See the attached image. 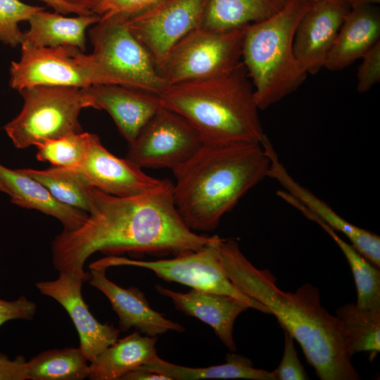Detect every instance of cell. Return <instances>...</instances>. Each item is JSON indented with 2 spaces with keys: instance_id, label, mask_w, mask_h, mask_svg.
Instances as JSON below:
<instances>
[{
  "instance_id": "obj_18",
  "label": "cell",
  "mask_w": 380,
  "mask_h": 380,
  "mask_svg": "<svg viewBox=\"0 0 380 380\" xmlns=\"http://www.w3.org/2000/svg\"><path fill=\"white\" fill-rule=\"evenodd\" d=\"M83 89L91 108L107 111L128 144L163 107L159 95L138 89L110 84H94Z\"/></svg>"
},
{
  "instance_id": "obj_38",
  "label": "cell",
  "mask_w": 380,
  "mask_h": 380,
  "mask_svg": "<svg viewBox=\"0 0 380 380\" xmlns=\"http://www.w3.org/2000/svg\"><path fill=\"white\" fill-rule=\"evenodd\" d=\"M45 3L51 7L56 12L63 15L75 13L77 15H82V13L72 6L63 1L62 0H38Z\"/></svg>"
},
{
  "instance_id": "obj_5",
  "label": "cell",
  "mask_w": 380,
  "mask_h": 380,
  "mask_svg": "<svg viewBox=\"0 0 380 380\" xmlns=\"http://www.w3.org/2000/svg\"><path fill=\"white\" fill-rule=\"evenodd\" d=\"M311 3L290 0L277 13L246 27L241 61L260 110L294 92L306 79L308 73L294 53L293 38Z\"/></svg>"
},
{
  "instance_id": "obj_30",
  "label": "cell",
  "mask_w": 380,
  "mask_h": 380,
  "mask_svg": "<svg viewBox=\"0 0 380 380\" xmlns=\"http://www.w3.org/2000/svg\"><path fill=\"white\" fill-rule=\"evenodd\" d=\"M91 133L79 132L45 139L35 145L36 157L53 166L75 168L82 163L88 150Z\"/></svg>"
},
{
  "instance_id": "obj_21",
  "label": "cell",
  "mask_w": 380,
  "mask_h": 380,
  "mask_svg": "<svg viewBox=\"0 0 380 380\" xmlns=\"http://www.w3.org/2000/svg\"><path fill=\"white\" fill-rule=\"evenodd\" d=\"M0 181L13 204L55 217L60 221L63 230L76 229L87 216V213L56 200L43 184L20 169L12 170L0 163Z\"/></svg>"
},
{
  "instance_id": "obj_31",
  "label": "cell",
  "mask_w": 380,
  "mask_h": 380,
  "mask_svg": "<svg viewBox=\"0 0 380 380\" xmlns=\"http://www.w3.org/2000/svg\"><path fill=\"white\" fill-rule=\"evenodd\" d=\"M43 6L27 4L20 0H0V42L15 48L23 42L19 23L27 21Z\"/></svg>"
},
{
  "instance_id": "obj_11",
  "label": "cell",
  "mask_w": 380,
  "mask_h": 380,
  "mask_svg": "<svg viewBox=\"0 0 380 380\" xmlns=\"http://www.w3.org/2000/svg\"><path fill=\"white\" fill-rule=\"evenodd\" d=\"M209 1L159 0L128 16L127 25L158 68L171 49L201 25Z\"/></svg>"
},
{
  "instance_id": "obj_40",
  "label": "cell",
  "mask_w": 380,
  "mask_h": 380,
  "mask_svg": "<svg viewBox=\"0 0 380 380\" xmlns=\"http://www.w3.org/2000/svg\"><path fill=\"white\" fill-rule=\"evenodd\" d=\"M350 9L359 8L365 6L378 5L380 0H344Z\"/></svg>"
},
{
  "instance_id": "obj_42",
  "label": "cell",
  "mask_w": 380,
  "mask_h": 380,
  "mask_svg": "<svg viewBox=\"0 0 380 380\" xmlns=\"http://www.w3.org/2000/svg\"><path fill=\"white\" fill-rule=\"evenodd\" d=\"M308 1H310V2H314V1H317V0H308Z\"/></svg>"
},
{
  "instance_id": "obj_25",
  "label": "cell",
  "mask_w": 380,
  "mask_h": 380,
  "mask_svg": "<svg viewBox=\"0 0 380 380\" xmlns=\"http://www.w3.org/2000/svg\"><path fill=\"white\" fill-rule=\"evenodd\" d=\"M138 368L164 375L170 380H274L272 372L255 368L249 359L234 353L228 354L224 364L205 367L178 365L158 357L153 361Z\"/></svg>"
},
{
  "instance_id": "obj_15",
  "label": "cell",
  "mask_w": 380,
  "mask_h": 380,
  "mask_svg": "<svg viewBox=\"0 0 380 380\" xmlns=\"http://www.w3.org/2000/svg\"><path fill=\"white\" fill-rule=\"evenodd\" d=\"M350 8L344 0L312 2L300 18L293 38L295 55L308 74L324 68L326 58Z\"/></svg>"
},
{
  "instance_id": "obj_22",
  "label": "cell",
  "mask_w": 380,
  "mask_h": 380,
  "mask_svg": "<svg viewBox=\"0 0 380 380\" xmlns=\"http://www.w3.org/2000/svg\"><path fill=\"white\" fill-rule=\"evenodd\" d=\"M157 336H141L134 331L118 339L90 362L91 380H120L127 372L148 364L158 355Z\"/></svg>"
},
{
  "instance_id": "obj_23",
  "label": "cell",
  "mask_w": 380,
  "mask_h": 380,
  "mask_svg": "<svg viewBox=\"0 0 380 380\" xmlns=\"http://www.w3.org/2000/svg\"><path fill=\"white\" fill-rule=\"evenodd\" d=\"M100 19L95 13L65 17L56 11L51 13L43 9L27 20L30 27L24 32L23 42L41 47L72 46L84 52L86 30Z\"/></svg>"
},
{
  "instance_id": "obj_19",
  "label": "cell",
  "mask_w": 380,
  "mask_h": 380,
  "mask_svg": "<svg viewBox=\"0 0 380 380\" xmlns=\"http://www.w3.org/2000/svg\"><path fill=\"white\" fill-rule=\"evenodd\" d=\"M155 289L168 298L178 310L209 325L229 350H236L233 337L234 324L241 312L251 308L248 304L230 296L194 289L185 293L160 284Z\"/></svg>"
},
{
  "instance_id": "obj_17",
  "label": "cell",
  "mask_w": 380,
  "mask_h": 380,
  "mask_svg": "<svg viewBox=\"0 0 380 380\" xmlns=\"http://www.w3.org/2000/svg\"><path fill=\"white\" fill-rule=\"evenodd\" d=\"M89 284L102 292L119 318L120 330L134 327L147 336H157L169 331L183 332L184 327L153 310L144 293L138 288L125 289L106 275V270L90 268Z\"/></svg>"
},
{
  "instance_id": "obj_10",
  "label": "cell",
  "mask_w": 380,
  "mask_h": 380,
  "mask_svg": "<svg viewBox=\"0 0 380 380\" xmlns=\"http://www.w3.org/2000/svg\"><path fill=\"white\" fill-rule=\"evenodd\" d=\"M190 122L168 108H160L130 144L126 158L142 168L173 170L189 160L203 146Z\"/></svg>"
},
{
  "instance_id": "obj_26",
  "label": "cell",
  "mask_w": 380,
  "mask_h": 380,
  "mask_svg": "<svg viewBox=\"0 0 380 380\" xmlns=\"http://www.w3.org/2000/svg\"><path fill=\"white\" fill-rule=\"evenodd\" d=\"M290 0H210L202 27L220 31L244 27L269 18Z\"/></svg>"
},
{
  "instance_id": "obj_2",
  "label": "cell",
  "mask_w": 380,
  "mask_h": 380,
  "mask_svg": "<svg viewBox=\"0 0 380 380\" xmlns=\"http://www.w3.org/2000/svg\"><path fill=\"white\" fill-rule=\"evenodd\" d=\"M217 250L229 279L274 315L284 331L300 345L319 379H360L346 351L341 323L321 304L318 289L306 283L293 293L281 290L271 272L253 265L234 240L221 238Z\"/></svg>"
},
{
  "instance_id": "obj_4",
  "label": "cell",
  "mask_w": 380,
  "mask_h": 380,
  "mask_svg": "<svg viewBox=\"0 0 380 380\" xmlns=\"http://www.w3.org/2000/svg\"><path fill=\"white\" fill-rule=\"evenodd\" d=\"M159 96L163 107L190 122L203 144L261 143L265 134L243 63L217 77L169 84Z\"/></svg>"
},
{
  "instance_id": "obj_32",
  "label": "cell",
  "mask_w": 380,
  "mask_h": 380,
  "mask_svg": "<svg viewBox=\"0 0 380 380\" xmlns=\"http://www.w3.org/2000/svg\"><path fill=\"white\" fill-rule=\"evenodd\" d=\"M284 331V350L281 360L272 374L274 380H306L307 373L300 363L292 336Z\"/></svg>"
},
{
  "instance_id": "obj_9",
  "label": "cell",
  "mask_w": 380,
  "mask_h": 380,
  "mask_svg": "<svg viewBox=\"0 0 380 380\" xmlns=\"http://www.w3.org/2000/svg\"><path fill=\"white\" fill-rule=\"evenodd\" d=\"M187 251L170 259L141 260L119 255H108L92 262L89 268L107 270L115 266H133L149 270L159 278L186 285L191 289L236 298L251 308L269 314L260 302L239 291L227 277L221 263L217 243Z\"/></svg>"
},
{
  "instance_id": "obj_8",
  "label": "cell",
  "mask_w": 380,
  "mask_h": 380,
  "mask_svg": "<svg viewBox=\"0 0 380 380\" xmlns=\"http://www.w3.org/2000/svg\"><path fill=\"white\" fill-rule=\"evenodd\" d=\"M246 27L220 31L200 26L193 30L169 51L158 68L160 74L169 85L232 71L242 63Z\"/></svg>"
},
{
  "instance_id": "obj_1",
  "label": "cell",
  "mask_w": 380,
  "mask_h": 380,
  "mask_svg": "<svg viewBox=\"0 0 380 380\" xmlns=\"http://www.w3.org/2000/svg\"><path fill=\"white\" fill-rule=\"evenodd\" d=\"M90 196V208L84 222L75 229H63L51 243L54 268L84 281L90 278L84 263L97 251L108 255H176L220 239L198 234L185 224L175 204L169 179L156 190L136 196H116L95 187Z\"/></svg>"
},
{
  "instance_id": "obj_3",
  "label": "cell",
  "mask_w": 380,
  "mask_h": 380,
  "mask_svg": "<svg viewBox=\"0 0 380 380\" xmlns=\"http://www.w3.org/2000/svg\"><path fill=\"white\" fill-rule=\"evenodd\" d=\"M269 156L261 143L205 144L173 170L172 196L185 224L210 232L253 186L267 177Z\"/></svg>"
},
{
  "instance_id": "obj_34",
  "label": "cell",
  "mask_w": 380,
  "mask_h": 380,
  "mask_svg": "<svg viewBox=\"0 0 380 380\" xmlns=\"http://www.w3.org/2000/svg\"><path fill=\"white\" fill-rule=\"evenodd\" d=\"M159 0H101L93 11L101 18H106L115 15H132Z\"/></svg>"
},
{
  "instance_id": "obj_27",
  "label": "cell",
  "mask_w": 380,
  "mask_h": 380,
  "mask_svg": "<svg viewBox=\"0 0 380 380\" xmlns=\"http://www.w3.org/2000/svg\"><path fill=\"white\" fill-rule=\"evenodd\" d=\"M335 315L341 323L348 355L369 352L372 360L380 351V310L346 303L336 310Z\"/></svg>"
},
{
  "instance_id": "obj_16",
  "label": "cell",
  "mask_w": 380,
  "mask_h": 380,
  "mask_svg": "<svg viewBox=\"0 0 380 380\" xmlns=\"http://www.w3.org/2000/svg\"><path fill=\"white\" fill-rule=\"evenodd\" d=\"M261 145L270 160L267 177L276 180L285 191L298 200L314 216L335 231L343 234L359 253L372 264L380 267L379 236L348 222L325 202L293 179L280 162L266 134L261 141Z\"/></svg>"
},
{
  "instance_id": "obj_35",
  "label": "cell",
  "mask_w": 380,
  "mask_h": 380,
  "mask_svg": "<svg viewBox=\"0 0 380 380\" xmlns=\"http://www.w3.org/2000/svg\"><path fill=\"white\" fill-rule=\"evenodd\" d=\"M37 304L22 296L15 300L0 299V327L12 319L31 320L37 312Z\"/></svg>"
},
{
  "instance_id": "obj_6",
  "label": "cell",
  "mask_w": 380,
  "mask_h": 380,
  "mask_svg": "<svg viewBox=\"0 0 380 380\" xmlns=\"http://www.w3.org/2000/svg\"><path fill=\"white\" fill-rule=\"evenodd\" d=\"M129 15L101 18L89 32L93 46L86 54L92 85H120L159 95L168 85L153 58L129 30Z\"/></svg>"
},
{
  "instance_id": "obj_37",
  "label": "cell",
  "mask_w": 380,
  "mask_h": 380,
  "mask_svg": "<svg viewBox=\"0 0 380 380\" xmlns=\"http://www.w3.org/2000/svg\"><path fill=\"white\" fill-rule=\"evenodd\" d=\"M120 380H170L168 377L146 369L137 368L125 374Z\"/></svg>"
},
{
  "instance_id": "obj_13",
  "label": "cell",
  "mask_w": 380,
  "mask_h": 380,
  "mask_svg": "<svg viewBox=\"0 0 380 380\" xmlns=\"http://www.w3.org/2000/svg\"><path fill=\"white\" fill-rule=\"evenodd\" d=\"M72 169L81 174L91 186L116 196L151 192L167 181L151 177L126 158L113 155L95 134H90L88 150L82 163Z\"/></svg>"
},
{
  "instance_id": "obj_20",
  "label": "cell",
  "mask_w": 380,
  "mask_h": 380,
  "mask_svg": "<svg viewBox=\"0 0 380 380\" xmlns=\"http://www.w3.org/2000/svg\"><path fill=\"white\" fill-rule=\"evenodd\" d=\"M380 42V11L377 5L352 8L345 17L324 68L339 71L362 58Z\"/></svg>"
},
{
  "instance_id": "obj_41",
  "label": "cell",
  "mask_w": 380,
  "mask_h": 380,
  "mask_svg": "<svg viewBox=\"0 0 380 380\" xmlns=\"http://www.w3.org/2000/svg\"><path fill=\"white\" fill-rule=\"evenodd\" d=\"M0 191L7 194V191H6L5 186L1 182V181H0Z\"/></svg>"
},
{
  "instance_id": "obj_7",
  "label": "cell",
  "mask_w": 380,
  "mask_h": 380,
  "mask_svg": "<svg viewBox=\"0 0 380 380\" xmlns=\"http://www.w3.org/2000/svg\"><path fill=\"white\" fill-rule=\"evenodd\" d=\"M23 99L20 113L4 126L17 148H25L50 139L82 132V109L91 108L83 88L34 86L19 91Z\"/></svg>"
},
{
  "instance_id": "obj_39",
  "label": "cell",
  "mask_w": 380,
  "mask_h": 380,
  "mask_svg": "<svg viewBox=\"0 0 380 380\" xmlns=\"http://www.w3.org/2000/svg\"><path fill=\"white\" fill-rule=\"evenodd\" d=\"M80 10L83 15L94 13L93 11L101 0H62Z\"/></svg>"
},
{
  "instance_id": "obj_29",
  "label": "cell",
  "mask_w": 380,
  "mask_h": 380,
  "mask_svg": "<svg viewBox=\"0 0 380 380\" xmlns=\"http://www.w3.org/2000/svg\"><path fill=\"white\" fill-rule=\"evenodd\" d=\"M80 348L45 350L27 362L28 379L83 380L89 365Z\"/></svg>"
},
{
  "instance_id": "obj_12",
  "label": "cell",
  "mask_w": 380,
  "mask_h": 380,
  "mask_svg": "<svg viewBox=\"0 0 380 380\" xmlns=\"http://www.w3.org/2000/svg\"><path fill=\"white\" fill-rule=\"evenodd\" d=\"M21 56L12 61L9 84L20 90L34 86L85 88L92 85L86 54L72 46H35L23 42Z\"/></svg>"
},
{
  "instance_id": "obj_28",
  "label": "cell",
  "mask_w": 380,
  "mask_h": 380,
  "mask_svg": "<svg viewBox=\"0 0 380 380\" xmlns=\"http://www.w3.org/2000/svg\"><path fill=\"white\" fill-rule=\"evenodd\" d=\"M25 175L43 184L61 203L88 213L93 186L77 171L70 167L53 166L46 170L22 168Z\"/></svg>"
},
{
  "instance_id": "obj_33",
  "label": "cell",
  "mask_w": 380,
  "mask_h": 380,
  "mask_svg": "<svg viewBox=\"0 0 380 380\" xmlns=\"http://www.w3.org/2000/svg\"><path fill=\"white\" fill-rule=\"evenodd\" d=\"M362 58L357 73V90L359 93L368 91L380 81V42L374 45Z\"/></svg>"
},
{
  "instance_id": "obj_36",
  "label": "cell",
  "mask_w": 380,
  "mask_h": 380,
  "mask_svg": "<svg viewBox=\"0 0 380 380\" xmlns=\"http://www.w3.org/2000/svg\"><path fill=\"white\" fill-rule=\"evenodd\" d=\"M28 379L27 361L23 355L11 360L6 355L0 354V380Z\"/></svg>"
},
{
  "instance_id": "obj_14",
  "label": "cell",
  "mask_w": 380,
  "mask_h": 380,
  "mask_svg": "<svg viewBox=\"0 0 380 380\" xmlns=\"http://www.w3.org/2000/svg\"><path fill=\"white\" fill-rule=\"evenodd\" d=\"M80 277L68 272H59L52 281L35 284L39 292L56 300L69 315L80 337V348L91 362L99 354L118 338L120 330L112 324H102L90 312L82 293Z\"/></svg>"
},
{
  "instance_id": "obj_24",
  "label": "cell",
  "mask_w": 380,
  "mask_h": 380,
  "mask_svg": "<svg viewBox=\"0 0 380 380\" xmlns=\"http://www.w3.org/2000/svg\"><path fill=\"white\" fill-rule=\"evenodd\" d=\"M282 199L298 210L304 216L319 224L335 241L350 267L357 289L356 305L362 309L380 310V270L352 244L345 241L336 231L314 216L298 200L285 193Z\"/></svg>"
}]
</instances>
